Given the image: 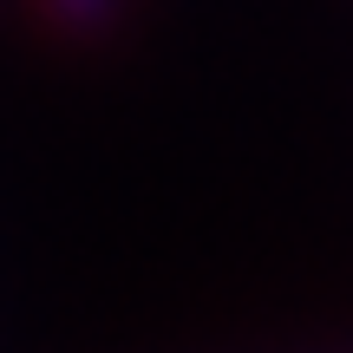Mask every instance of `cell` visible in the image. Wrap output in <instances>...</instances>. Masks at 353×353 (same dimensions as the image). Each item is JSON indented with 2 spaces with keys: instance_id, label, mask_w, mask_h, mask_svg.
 Listing matches in <instances>:
<instances>
[{
  "instance_id": "1",
  "label": "cell",
  "mask_w": 353,
  "mask_h": 353,
  "mask_svg": "<svg viewBox=\"0 0 353 353\" xmlns=\"http://www.w3.org/2000/svg\"><path fill=\"white\" fill-rule=\"evenodd\" d=\"M46 7H52V20H65V26H99V20L118 13V0H46Z\"/></svg>"
}]
</instances>
